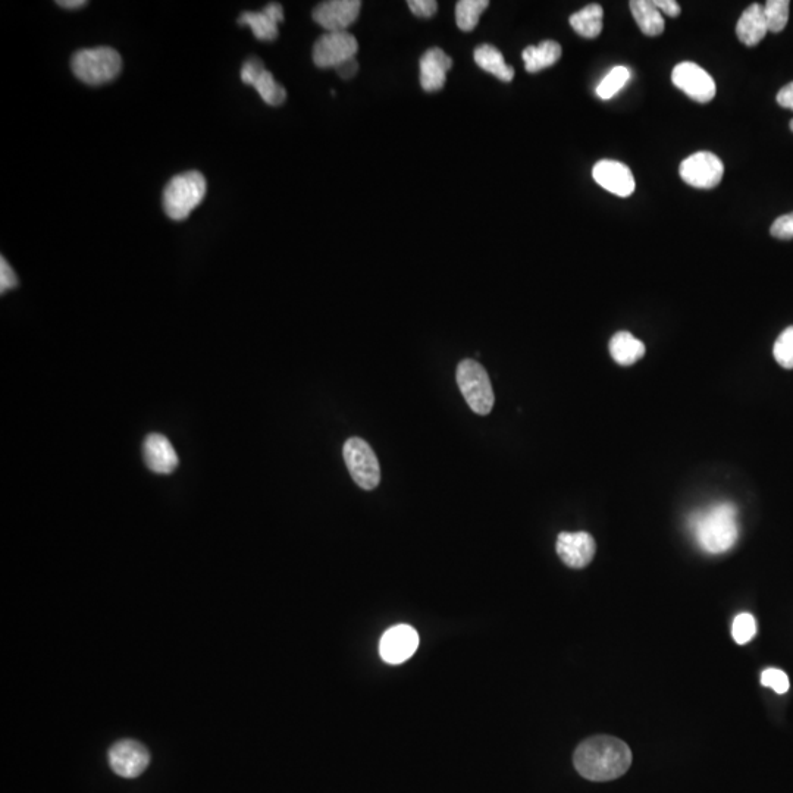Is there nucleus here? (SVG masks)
I'll return each instance as SVG.
<instances>
[{"mask_svg": "<svg viewBox=\"0 0 793 793\" xmlns=\"http://www.w3.org/2000/svg\"><path fill=\"white\" fill-rule=\"evenodd\" d=\"M672 81L677 89L698 103H708L716 96L713 77L694 62H682L672 72Z\"/></svg>", "mask_w": 793, "mask_h": 793, "instance_id": "nucleus-9", "label": "nucleus"}, {"mask_svg": "<svg viewBox=\"0 0 793 793\" xmlns=\"http://www.w3.org/2000/svg\"><path fill=\"white\" fill-rule=\"evenodd\" d=\"M108 761L119 777L136 779L149 767L150 754L140 742L124 739L109 749Z\"/></svg>", "mask_w": 793, "mask_h": 793, "instance_id": "nucleus-10", "label": "nucleus"}, {"mask_svg": "<svg viewBox=\"0 0 793 793\" xmlns=\"http://www.w3.org/2000/svg\"><path fill=\"white\" fill-rule=\"evenodd\" d=\"M771 235L779 240H792L793 238V212L779 216L771 225Z\"/></svg>", "mask_w": 793, "mask_h": 793, "instance_id": "nucleus-31", "label": "nucleus"}, {"mask_svg": "<svg viewBox=\"0 0 793 793\" xmlns=\"http://www.w3.org/2000/svg\"><path fill=\"white\" fill-rule=\"evenodd\" d=\"M561 52H563L561 46L554 40H545L541 45L526 47L522 53L526 71L535 74L545 68L553 67L556 62H559Z\"/></svg>", "mask_w": 793, "mask_h": 793, "instance_id": "nucleus-20", "label": "nucleus"}, {"mask_svg": "<svg viewBox=\"0 0 793 793\" xmlns=\"http://www.w3.org/2000/svg\"><path fill=\"white\" fill-rule=\"evenodd\" d=\"M473 58L479 68L495 75L498 80L504 81V83H510L513 80L514 70L504 61L503 53L497 47L491 45L476 47Z\"/></svg>", "mask_w": 793, "mask_h": 793, "instance_id": "nucleus-21", "label": "nucleus"}, {"mask_svg": "<svg viewBox=\"0 0 793 793\" xmlns=\"http://www.w3.org/2000/svg\"><path fill=\"white\" fill-rule=\"evenodd\" d=\"M604 9L603 6L592 3L570 17V25L579 36L585 39H595L603 31Z\"/></svg>", "mask_w": 793, "mask_h": 793, "instance_id": "nucleus-23", "label": "nucleus"}, {"mask_svg": "<svg viewBox=\"0 0 793 793\" xmlns=\"http://www.w3.org/2000/svg\"><path fill=\"white\" fill-rule=\"evenodd\" d=\"M351 478L362 490L372 491L381 482V467L371 445L362 438H350L343 448Z\"/></svg>", "mask_w": 793, "mask_h": 793, "instance_id": "nucleus-6", "label": "nucleus"}, {"mask_svg": "<svg viewBox=\"0 0 793 793\" xmlns=\"http://www.w3.org/2000/svg\"><path fill=\"white\" fill-rule=\"evenodd\" d=\"M252 86L255 87L257 93L260 94V97H262L266 105L280 106L285 102V99H287V92H285L284 87H282L280 83H277L274 75L266 70V68L257 75Z\"/></svg>", "mask_w": 793, "mask_h": 793, "instance_id": "nucleus-24", "label": "nucleus"}, {"mask_svg": "<svg viewBox=\"0 0 793 793\" xmlns=\"http://www.w3.org/2000/svg\"><path fill=\"white\" fill-rule=\"evenodd\" d=\"M420 84L425 92H438L445 86L447 72L453 67V59L444 50L434 47L420 58Z\"/></svg>", "mask_w": 793, "mask_h": 793, "instance_id": "nucleus-16", "label": "nucleus"}, {"mask_svg": "<svg viewBox=\"0 0 793 793\" xmlns=\"http://www.w3.org/2000/svg\"><path fill=\"white\" fill-rule=\"evenodd\" d=\"M362 2L359 0H331L316 6L313 21L321 25L327 33L347 31L359 17Z\"/></svg>", "mask_w": 793, "mask_h": 793, "instance_id": "nucleus-12", "label": "nucleus"}, {"mask_svg": "<svg viewBox=\"0 0 793 793\" xmlns=\"http://www.w3.org/2000/svg\"><path fill=\"white\" fill-rule=\"evenodd\" d=\"M335 70H337L341 78L347 80V78L354 77V75L357 74V71H359V64H357L356 59L353 58L350 59V61L344 62V64H341L340 67L335 68Z\"/></svg>", "mask_w": 793, "mask_h": 793, "instance_id": "nucleus-37", "label": "nucleus"}, {"mask_svg": "<svg viewBox=\"0 0 793 793\" xmlns=\"http://www.w3.org/2000/svg\"><path fill=\"white\" fill-rule=\"evenodd\" d=\"M71 68L75 77L83 83L102 86L118 77L122 70V59L112 47H94L75 53Z\"/></svg>", "mask_w": 793, "mask_h": 793, "instance_id": "nucleus-4", "label": "nucleus"}, {"mask_svg": "<svg viewBox=\"0 0 793 793\" xmlns=\"http://www.w3.org/2000/svg\"><path fill=\"white\" fill-rule=\"evenodd\" d=\"M206 193L208 183L199 171L175 175L165 187L162 197L166 215L174 221H184L203 202Z\"/></svg>", "mask_w": 793, "mask_h": 793, "instance_id": "nucleus-3", "label": "nucleus"}, {"mask_svg": "<svg viewBox=\"0 0 793 793\" xmlns=\"http://www.w3.org/2000/svg\"><path fill=\"white\" fill-rule=\"evenodd\" d=\"M654 5L657 6L658 11L664 12V14L672 18L679 17L680 12H682L676 0H654Z\"/></svg>", "mask_w": 793, "mask_h": 793, "instance_id": "nucleus-35", "label": "nucleus"}, {"mask_svg": "<svg viewBox=\"0 0 793 793\" xmlns=\"http://www.w3.org/2000/svg\"><path fill=\"white\" fill-rule=\"evenodd\" d=\"M647 353L645 344L630 332L620 331L610 341V354L614 362L622 366L635 365Z\"/></svg>", "mask_w": 793, "mask_h": 793, "instance_id": "nucleus-19", "label": "nucleus"}, {"mask_svg": "<svg viewBox=\"0 0 793 793\" xmlns=\"http://www.w3.org/2000/svg\"><path fill=\"white\" fill-rule=\"evenodd\" d=\"M630 12L645 36L655 37L663 34L664 18L651 0H632Z\"/></svg>", "mask_w": 793, "mask_h": 793, "instance_id": "nucleus-22", "label": "nucleus"}, {"mask_svg": "<svg viewBox=\"0 0 793 793\" xmlns=\"http://www.w3.org/2000/svg\"><path fill=\"white\" fill-rule=\"evenodd\" d=\"M18 285V278L15 275L14 269L11 268L5 257L0 259V291L5 294L6 291L14 290Z\"/></svg>", "mask_w": 793, "mask_h": 793, "instance_id": "nucleus-32", "label": "nucleus"}, {"mask_svg": "<svg viewBox=\"0 0 793 793\" xmlns=\"http://www.w3.org/2000/svg\"><path fill=\"white\" fill-rule=\"evenodd\" d=\"M761 685L773 689L776 694L783 695L789 691V677L783 670L767 669L761 673Z\"/></svg>", "mask_w": 793, "mask_h": 793, "instance_id": "nucleus-30", "label": "nucleus"}, {"mask_svg": "<svg viewBox=\"0 0 793 793\" xmlns=\"http://www.w3.org/2000/svg\"><path fill=\"white\" fill-rule=\"evenodd\" d=\"M679 174L688 186L708 190L722 183L724 165L714 153L697 152L680 164Z\"/></svg>", "mask_w": 793, "mask_h": 793, "instance_id": "nucleus-8", "label": "nucleus"}, {"mask_svg": "<svg viewBox=\"0 0 793 793\" xmlns=\"http://www.w3.org/2000/svg\"><path fill=\"white\" fill-rule=\"evenodd\" d=\"M144 463L152 472L169 475L178 466V456L168 438L161 434H152L143 445Z\"/></svg>", "mask_w": 793, "mask_h": 793, "instance_id": "nucleus-17", "label": "nucleus"}, {"mask_svg": "<svg viewBox=\"0 0 793 793\" xmlns=\"http://www.w3.org/2000/svg\"><path fill=\"white\" fill-rule=\"evenodd\" d=\"M592 177L598 186L610 191L614 196L629 197L636 188L635 177L629 166L611 159H603L595 164Z\"/></svg>", "mask_w": 793, "mask_h": 793, "instance_id": "nucleus-14", "label": "nucleus"}, {"mask_svg": "<svg viewBox=\"0 0 793 793\" xmlns=\"http://www.w3.org/2000/svg\"><path fill=\"white\" fill-rule=\"evenodd\" d=\"M755 633H757V623L752 614L742 613L736 616L732 626V636L736 644H748L754 639Z\"/></svg>", "mask_w": 793, "mask_h": 793, "instance_id": "nucleus-29", "label": "nucleus"}, {"mask_svg": "<svg viewBox=\"0 0 793 793\" xmlns=\"http://www.w3.org/2000/svg\"><path fill=\"white\" fill-rule=\"evenodd\" d=\"M773 356L783 369H793V327L786 328L777 338L773 347Z\"/></svg>", "mask_w": 793, "mask_h": 793, "instance_id": "nucleus-28", "label": "nucleus"}, {"mask_svg": "<svg viewBox=\"0 0 793 793\" xmlns=\"http://www.w3.org/2000/svg\"><path fill=\"white\" fill-rule=\"evenodd\" d=\"M630 78V71L628 68L619 65L614 67L613 70L608 72L606 77L603 78L597 86V96L603 100H610L616 96L623 87L626 86Z\"/></svg>", "mask_w": 793, "mask_h": 793, "instance_id": "nucleus-26", "label": "nucleus"}, {"mask_svg": "<svg viewBox=\"0 0 793 793\" xmlns=\"http://www.w3.org/2000/svg\"><path fill=\"white\" fill-rule=\"evenodd\" d=\"M789 0H769L764 6L767 28L771 33H780L785 30L789 21Z\"/></svg>", "mask_w": 793, "mask_h": 793, "instance_id": "nucleus-27", "label": "nucleus"}, {"mask_svg": "<svg viewBox=\"0 0 793 793\" xmlns=\"http://www.w3.org/2000/svg\"><path fill=\"white\" fill-rule=\"evenodd\" d=\"M576 770L592 782L619 779L632 764V752L622 739L594 736L579 745L573 755Z\"/></svg>", "mask_w": 793, "mask_h": 793, "instance_id": "nucleus-1", "label": "nucleus"}, {"mask_svg": "<svg viewBox=\"0 0 793 793\" xmlns=\"http://www.w3.org/2000/svg\"><path fill=\"white\" fill-rule=\"evenodd\" d=\"M457 384L470 409L478 415H490L494 407V391L488 372L476 360L465 359L457 366Z\"/></svg>", "mask_w": 793, "mask_h": 793, "instance_id": "nucleus-5", "label": "nucleus"}, {"mask_svg": "<svg viewBox=\"0 0 793 793\" xmlns=\"http://www.w3.org/2000/svg\"><path fill=\"white\" fill-rule=\"evenodd\" d=\"M359 43L349 31L325 33L313 46V62L319 68H338L356 56Z\"/></svg>", "mask_w": 793, "mask_h": 793, "instance_id": "nucleus-7", "label": "nucleus"}, {"mask_svg": "<svg viewBox=\"0 0 793 793\" xmlns=\"http://www.w3.org/2000/svg\"><path fill=\"white\" fill-rule=\"evenodd\" d=\"M556 548L566 566L584 569L594 560L597 544L588 532H561Z\"/></svg>", "mask_w": 793, "mask_h": 793, "instance_id": "nucleus-13", "label": "nucleus"}, {"mask_svg": "<svg viewBox=\"0 0 793 793\" xmlns=\"http://www.w3.org/2000/svg\"><path fill=\"white\" fill-rule=\"evenodd\" d=\"M692 535L702 551L723 554L732 550L739 539L738 509L732 503H717L692 514Z\"/></svg>", "mask_w": 793, "mask_h": 793, "instance_id": "nucleus-2", "label": "nucleus"}, {"mask_svg": "<svg viewBox=\"0 0 793 793\" xmlns=\"http://www.w3.org/2000/svg\"><path fill=\"white\" fill-rule=\"evenodd\" d=\"M419 642V633L412 626H393L382 635L379 654L385 663L397 666L413 657L419 648Z\"/></svg>", "mask_w": 793, "mask_h": 793, "instance_id": "nucleus-11", "label": "nucleus"}, {"mask_svg": "<svg viewBox=\"0 0 793 793\" xmlns=\"http://www.w3.org/2000/svg\"><path fill=\"white\" fill-rule=\"evenodd\" d=\"M777 103H779L782 108L791 109V111H793V81L777 93Z\"/></svg>", "mask_w": 793, "mask_h": 793, "instance_id": "nucleus-36", "label": "nucleus"}, {"mask_svg": "<svg viewBox=\"0 0 793 793\" xmlns=\"http://www.w3.org/2000/svg\"><path fill=\"white\" fill-rule=\"evenodd\" d=\"M767 28L766 17H764V6L754 3L745 9L744 14L736 24V36L744 45L749 47L757 46L766 37Z\"/></svg>", "mask_w": 793, "mask_h": 793, "instance_id": "nucleus-18", "label": "nucleus"}, {"mask_svg": "<svg viewBox=\"0 0 793 793\" xmlns=\"http://www.w3.org/2000/svg\"><path fill=\"white\" fill-rule=\"evenodd\" d=\"M284 21V9L280 3H269L260 12H244L238 18V24L249 25L253 34L260 42H272L277 39L278 25Z\"/></svg>", "mask_w": 793, "mask_h": 793, "instance_id": "nucleus-15", "label": "nucleus"}, {"mask_svg": "<svg viewBox=\"0 0 793 793\" xmlns=\"http://www.w3.org/2000/svg\"><path fill=\"white\" fill-rule=\"evenodd\" d=\"M410 11L420 18H431L437 14L438 3L435 0H409Z\"/></svg>", "mask_w": 793, "mask_h": 793, "instance_id": "nucleus-33", "label": "nucleus"}, {"mask_svg": "<svg viewBox=\"0 0 793 793\" xmlns=\"http://www.w3.org/2000/svg\"><path fill=\"white\" fill-rule=\"evenodd\" d=\"M263 70H265V65H263L259 59H249V61L244 62L243 68H241V81H243L244 84H247V86H252L253 81H255L257 78V75H259Z\"/></svg>", "mask_w": 793, "mask_h": 793, "instance_id": "nucleus-34", "label": "nucleus"}, {"mask_svg": "<svg viewBox=\"0 0 793 793\" xmlns=\"http://www.w3.org/2000/svg\"><path fill=\"white\" fill-rule=\"evenodd\" d=\"M490 6L488 0H460L456 6V21L462 31H472L479 24L482 12Z\"/></svg>", "mask_w": 793, "mask_h": 793, "instance_id": "nucleus-25", "label": "nucleus"}, {"mask_svg": "<svg viewBox=\"0 0 793 793\" xmlns=\"http://www.w3.org/2000/svg\"><path fill=\"white\" fill-rule=\"evenodd\" d=\"M56 3L65 9H78L87 5L86 0H59V2Z\"/></svg>", "mask_w": 793, "mask_h": 793, "instance_id": "nucleus-38", "label": "nucleus"}, {"mask_svg": "<svg viewBox=\"0 0 793 793\" xmlns=\"http://www.w3.org/2000/svg\"><path fill=\"white\" fill-rule=\"evenodd\" d=\"M791 130L793 131V119L791 121Z\"/></svg>", "mask_w": 793, "mask_h": 793, "instance_id": "nucleus-39", "label": "nucleus"}]
</instances>
